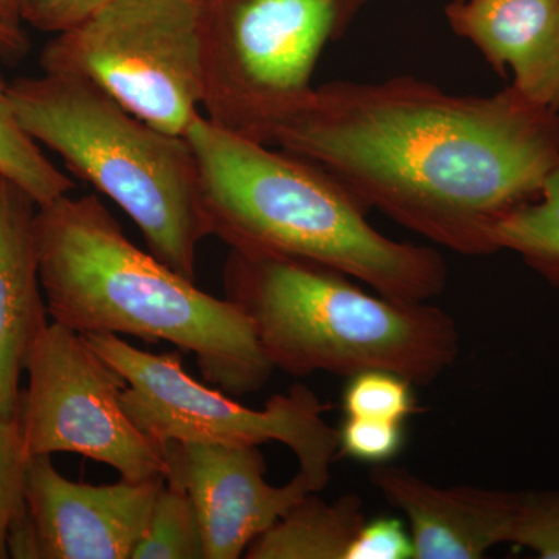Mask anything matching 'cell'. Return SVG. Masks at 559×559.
<instances>
[{"instance_id": "1", "label": "cell", "mask_w": 559, "mask_h": 559, "mask_svg": "<svg viewBox=\"0 0 559 559\" xmlns=\"http://www.w3.org/2000/svg\"><path fill=\"white\" fill-rule=\"evenodd\" d=\"M267 145L314 162L367 209L443 248L491 255L496 227L538 200L559 165V114L511 86L474 97L414 76L331 81Z\"/></svg>"}, {"instance_id": "2", "label": "cell", "mask_w": 559, "mask_h": 559, "mask_svg": "<svg viewBox=\"0 0 559 559\" xmlns=\"http://www.w3.org/2000/svg\"><path fill=\"white\" fill-rule=\"evenodd\" d=\"M39 278L53 322L80 334L168 342L229 395L259 392L274 367L252 323L143 252L95 194H69L36 213Z\"/></svg>"}, {"instance_id": "3", "label": "cell", "mask_w": 559, "mask_h": 559, "mask_svg": "<svg viewBox=\"0 0 559 559\" xmlns=\"http://www.w3.org/2000/svg\"><path fill=\"white\" fill-rule=\"evenodd\" d=\"M210 234L246 255L307 261L399 301H429L448 267L428 246L390 240L325 168L198 117L186 132Z\"/></svg>"}, {"instance_id": "4", "label": "cell", "mask_w": 559, "mask_h": 559, "mask_svg": "<svg viewBox=\"0 0 559 559\" xmlns=\"http://www.w3.org/2000/svg\"><path fill=\"white\" fill-rule=\"evenodd\" d=\"M223 285L272 367L293 377L384 370L426 385L460 353L457 323L448 312L367 293L347 275L307 261L230 250Z\"/></svg>"}, {"instance_id": "5", "label": "cell", "mask_w": 559, "mask_h": 559, "mask_svg": "<svg viewBox=\"0 0 559 559\" xmlns=\"http://www.w3.org/2000/svg\"><path fill=\"white\" fill-rule=\"evenodd\" d=\"M10 98L33 140L116 202L156 259L197 280L198 250L212 234L200 165L186 135L157 130L76 76H22L11 81Z\"/></svg>"}, {"instance_id": "6", "label": "cell", "mask_w": 559, "mask_h": 559, "mask_svg": "<svg viewBox=\"0 0 559 559\" xmlns=\"http://www.w3.org/2000/svg\"><path fill=\"white\" fill-rule=\"evenodd\" d=\"M369 0H200L202 110L213 124L266 143L314 91L330 44Z\"/></svg>"}, {"instance_id": "7", "label": "cell", "mask_w": 559, "mask_h": 559, "mask_svg": "<svg viewBox=\"0 0 559 559\" xmlns=\"http://www.w3.org/2000/svg\"><path fill=\"white\" fill-rule=\"evenodd\" d=\"M87 344L127 381L121 406L135 428L162 451L179 443L261 447L271 441L288 447L312 491L329 485L331 465L340 455V430L326 421L329 404L308 385L294 384L250 409L223 390L190 377L180 349L151 353L116 334H83Z\"/></svg>"}, {"instance_id": "8", "label": "cell", "mask_w": 559, "mask_h": 559, "mask_svg": "<svg viewBox=\"0 0 559 559\" xmlns=\"http://www.w3.org/2000/svg\"><path fill=\"white\" fill-rule=\"evenodd\" d=\"M39 64L91 81L157 130L186 135L204 97L200 0H98L46 44Z\"/></svg>"}, {"instance_id": "9", "label": "cell", "mask_w": 559, "mask_h": 559, "mask_svg": "<svg viewBox=\"0 0 559 559\" xmlns=\"http://www.w3.org/2000/svg\"><path fill=\"white\" fill-rule=\"evenodd\" d=\"M25 373L20 426L27 457L70 452L105 463L121 479L167 477L164 451L121 406L127 381L83 334L47 323L33 342Z\"/></svg>"}, {"instance_id": "10", "label": "cell", "mask_w": 559, "mask_h": 559, "mask_svg": "<svg viewBox=\"0 0 559 559\" xmlns=\"http://www.w3.org/2000/svg\"><path fill=\"white\" fill-rule=\"evenodd\" d=\"M165 481L81 484L58 473L51 455L28 457L25 513L11 528L10 558L131 559Z\"/></svg>"}, {"instance_id": "11", "label": "cell", "mask_w": 559, "mask_h": 559, "mask_svg": "<svg viewBox=\"0 0 559 559\" xmlns=\"http://www.w3.org/2000/svg\"><path fill=\"white\" fill-rule=\"evenodd\" d=\"M167 479L178 480L197 509L205 559H238L260 535L311 495L301 473L283 487L266 481L260 447L179 443L164 448Z\"/></svg>"}, {"instance_id": "12", "label": "cell", "mask_w": 559, "mask_h": 559, "mask_svg": "<svg viewBox=\"0 0 559 559\" xmlns=\"http://www.w3.org/2000/svg\"><path fill=\"white\" fill-rule=\"evenodd\" d=\"M369 480L409 521L414 559H479L510 544L518 492L436 487L389 463L371 466Z\"/></svg>"}, {"instance_id": "13", "label": "cell", "mask_w": 559, "mask_h": 559, "mask_svg": "<svg viewBox=\"0 0 559 559\" xmlns=\"http://www.w3.org/2000/svg\"><path fill=\"white\" fill-rule=\"evenodd\" d=\"M444 16L522 97L559 114V0H451Z\"/></svg>"}, {"instance_id": "14", "label": "cell", "mask_w": 559, "mask_h": 559, "mask_svg": "<svg viewBox=\"0 0 559 559\" xmlns=\"http://www.w3.org/2000/svg\"><path fill=\"white\" fill-rule=\"evenodd\" d=\"M38 204L0 173V418H20L21 377L47 325L36 242Z\"/></svg>"}, {"instance_id": "15", "label": "cell", "mask_w": 559, "mask_h": 559, "mask_svg": "<svg viewBox=\"0 0 559 559\" xmlns=\"http://www.w3.org/2000/svg\"><path fill=\"white\" fill-rule=\"evenodd\" d=\"M311 492L253 540L248 559H348L366 524L362 499L344 495L333 502Z\"/></svg>"}, {"instance_id": "16", "label": "cell", "mask_w": 559, "mask_h": 559, "mask_svg": "<svg viewBox=\"0 0 559 559\" xmlns=\"http://www.w3.org/2000/svg\"><path fill=\"white\" fill-rule=\"evenodd\" d=\"M498 250H510L550 285L559 288V165L538 200L507 216L496 227Z\"/></svg>"}, {"instance_id": "17", "label": "cell", "mask_w": 559, "mask_h": 559, "mask_svg": "<svg viewBox=\"0 0 559 559\" xmlns=\"http://www.w3.org/2000/svg\"><path fill=\"white\" fill-rule=\"evenodd\" d=\"M0 173L27 191L38 207L60 200L75 187L22 128L10 98V83L0 76Z\"/></svg>"}, {"instance_id": "18", "label": "cell", "mask_w": 559, "mask_h": 559, "mask_svg": "<svg viewBox=\"0 0 559 559\" xmlns=\"http://www.w3.org/2000/svg\"><path fill=\"white\" fill-rule=\"evenodd\" d=\"M204 558V539L193 500L182 484L167 479L131 559Z\"/></svg>"}, {"instance_id": "19", "label": "cell", "mask_w": 559, "mask_h": 559, "mask_svg": "<svg viewBox=\"0 0 559 559\" xmlns=\"http://www.w3.org/2000/svg\"><path fill=\"white\" fill-rule=\"evenodd\" d=\"M412 382L384 370H369L348 378L342 407L345 417L404 423L417 412Z\"/></svg>"}, {"instance_id": "20", "label": "cell", "mask_w": 559, "mask_h": 559, "mask_svg": "<svg viewBox=\"0 0 559 559\" xmlns=\"http://www.w3.org/2000/svg\"><path fill=\"white\" fill-rule=\"evenodd\" d=\"M27 462L20 418H0V559L10 558L11 528L25 513Z\"/></svg>"}, {"instance_id": "21", "label": "cell", "mask_w": 559, "mask_h": 559, "mask_svg": "<svg viewBox=\"0 0 559 559\" xmlns=\"http://www.w3.org/2000/svg\"><path fill=\"white\" fill-rule=\"evenodd\" d=\"M510 544L535 551L538 558L559 559V491L518 492Z\"/></svg>"}, {"instance_id": "22", "label": "cell", "mask_w": 559, "mask_h": 559, "mask_svg": "<svg viewBox=\"0 0 559 559\" xmlns=\"http://www.w3.org/2000/svg\"><path fill=\"white\" fill-rule=\"evenodd\" d=\"M340 430V454L370 465L395 459L403 448L404 423L345 417Z\"/></svg>"}, {"instance_id": "23", "label": "cell", "mask_w": 559, "mask_h": 559, "mask_svg": "<svg viewBox=\"0 0 559 559\" xmlns=\"http://www.w3.org/2000/svg\"><path fill=\"white\" fill-rule=\"evenodd\" d=\"M348 559H414L411 533L396 518L366 522Z\"/></svg>"}, {"instance_id": "24", "label": "cell", "mask_w": 559, "mask_h": 559, "mask_svg": "<svg viewBox=\"0 0 559 559\" xmlns=\"http://www.w3.org/2000/svg\"><path fill=\"white\" fill-rule=\"evenodd\" d=\"M98 0H22V21L46 33H61L83 20Z\"/></svg>"}, {"instance_id": "25", "label": "cell", "mask_w": 559, "mask_h": 559, "mask_svg": "<svg viewBox=\"0 0 559 559\" xmlns=\"http://www.w3.org/2000/svg\"><path fill=\"white\" fill-rule=\"evenodd\" d=\"M31 40L24 31H13L0 22V60L17 64L27 57Z\"/></svg>"}, {"instance_id": "26", "label": "cell", "mask_w": 559, "mask_h": 559, "mask_svg": "<svg viewBox=\"0 0 559 559\" xmlns=\"http://www.w3.org/2000/svg\"><path fill=\"white\" fill-rule=\"evenodd\" d=\"M0 22L13 31H24L22 25V0H0Z\"/></svg>"}]
</instances>
